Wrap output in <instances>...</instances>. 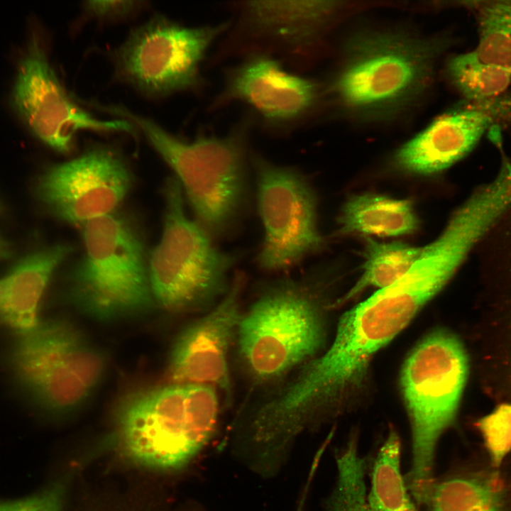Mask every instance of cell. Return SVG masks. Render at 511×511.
<instances>
[{
	"label": "cell",
	"mask_w": 511,
	"mask_h": 511,
	"mask_svg": "<svg viewBox=\"0 0 511 511\" xmlns=\"http://www.w3.org/2000/svg\"><path fill=\"white\" fill-rule=\"evenodd\" d=\"M444 48L437 35L397 29L356 31L343 44L330 95L353 119L390 120L426 96Z\"/></svg>",
	"instance_id": "obj_1"
},
{
	"label": "cell",
	"mask_w": 511,
	"mask_h": 511,
	"mask_svg": "<svg viewBox=\"0 0 511 511\" xmlns=\"http://www.w3.org/2000/svg\"><path fill=\"white\" fill-rule=\"evenodd\" d=\"M108 112L142 132L174 171L196 221L214 241L238 231L251 204L249 118L224 136L203 135L187 141L123 107L111 106Z\"/></svg>",
	"instance_id": "obj_2"
},
{
	"label": "cell",
	"mask_w": 511,
	"mask_h": 511,
	"mask_svg": "<svg viewBox=\"0 0 511 511\" xmlns=\"http://www.w3.org/2000/svg\"><path fill=\"white\" fill-rule=\"evenodd\" d=\"M219 415L216 389L210 385L173 383L147 390L121 406L106 444L131 465L177 471L209 441Z\"/></svg>",
	"instance_id": "obj_3"
},
{
	"label": "cell",
	"mask_w": 511,
	"mask_h": 511,
	"mask_svg": "<svg viewBox=\"0 0 511 511\" xmlns=\"http://www.w3.org/2000/svg\"><path fill=\"white\" fill-rule=\"evenodd\" d=\"M324 272L263 283L237 331L239 356L257 383L278 380L312 358L324 337Z\"/></svg>",
	"instance_id": "obj_4"
},
{
	"label": "cell",
	"mask_w": 511,
	"mask_h": 511,
	"mask_svg": "<svg viewBox=\"0 0 511 511\" xmlns=\"http://www.w3.org/2000/svg\"><path fill=\"white\" fill-rule=\"evenodd\" d=\"M467 373L462 344L445 331L427 336L404 364L401 387L412 431V463L405 479L418 505L427 504L435 484L436 447L455 419Z\"/></svg>",
	"instance_id": "obj_5"
},
{
	"label": "cell",
	"mask_w": 511,
	"mask_h": 511,
	"mask_svg": "<svg viewBox=\"0 0 511 511\" xmlns=\"http://www.w3.org/2000/svg\"><path fill=\"white\" fill-rule=\"evenodd\" d=\"M165 198L162 235L148 262L153 297L171 312L211 306L227 292L231 281L229 273L244 252L221 250L207 232L187 216L184 193L176 177L167 182Z\"/></svg>",
	"instance_id": "obj_6"
},
{
	"label": "cell",
	"mask_w": 511,
	"mask_h": 511,
	"mask_svg": "<svg viewBox=\"0 0 511 511\" xmlns=\"http://www.w3.org/2000/svg\"><path fill=\"white\" fill-rule=\"evenodd\" d=\"M7 363L18 388L35 406L52 414L67 413L83 404L107 368L104 353L61 320L39 322L19 334Z\"/></svg>",
	"instance_id": "obj_7"
},
{
	"label": "cell",
	"mask_w": 511,
	"mask_h": 511,
	"mask_svg": "<svg viewBox=\"0 0 511 511\" xmlns=\"http://www.w3.org/2000/svg\"><path fill=\"white\" fill-rule=\"evenodd\" d=\"M82 226L84 253L70 279L72 300L100 320L147 309L154 297L143 246L133 229L114 214Z\"/></svg>",
	"instance_id": "obj_8"
},
{
	"label": "cell",
	"mask_w": 511,
	"mask_h": 511,
	"mask_svg": "<svg viewBox=\"0 0 511 511\" xmlns=\"http://www.w3.org/2000/svg\"><path fill=\"white\" fill-rule=\"evenodd\" d=\"M231 22L185 26L157 16L131 31L114 53L119 77L153 97L199 89L201 67Z\"/></svg>",
	"instance_id": "obj_9"
},
{
	"label": "cell",
	"mask_w": 511,
	"mask_h": 511,
	"mask_svg": "<svg viewBox=\"0 0 511 511\" xmlns=\"http://www.w3.org/2000/svg\"><path fill=\"white\" fill-rule=\"evenodd\" d=\"M256 204L264 234L257 265L273 272L290 268L322 250L316 193L301 170L251 153Z\"/></svg>",
	"instance_id": "obj_10"
},
{
	"label": "cell",
	"mask_w": 511,
	"mask_h": 511,
	"mask_svg": "<svg viewBox=\"0 0 511 511\" xmlns=\"http://www.w3.org/2000/svg\"><path fill=\"white\" fill-rule=\"evenodd\" d=\"M318 82L296 73L277 57L251 53L229 68L211 108L238 103L266 131L285 133L307 121L322 98Z\"/></svg>",
	"instance_id": "obj_11"
},
{
	"label": "cell",
	"mask_w": 511,
	"mask_h": 511,
	"mask_svg": "<svg viewBox=\"0 0 511 511\" xmlns=\"http://www.w3.org/2000/svg\"><path fill=\"white\" fill-rule=\"evenodd\" d=\"M13 101L31 131L54 150L67 154L79 131L133 133L124 119L101 120L82 108L67 94L34 35L20 62Z\"/></svg>",
	"instance_id": "obj_12"
},
{
	"label": "cell",
	"mask_w": 511,
	"mask_h": 511,
	"mask_svg": "<svg viewBox=\"0 0 511 511\" xmlns=\"http://www.w3.org/2000/svg\"><path fill=\"white\" fill-rule=\"evenodd\" d=\"M132 185L121 156L105 146L48 167L39 177L35 194L57 218L82 225L113 214Z\"/></svg>",
	"instance_id": "obj_13"
},
{
	"label": "cell",
	"mask_w": 511,
	"mask_h": 511,
	"mask_svg": "<svg viewBox=\"0 0 511 511\" xmlns=\"http://www.w3.org/2000/svg\"><path fill=\"white\" fill-rule=\"evenodd\" d=\"M233 7L239 53H265L297 67L309 57L343 6L335 1L256 0Z\"/></svg>",
	"instance_id": "obj_14"
},
{
	"label": "cell",
	"mask_w": 511,
	"mask_h": 511,
	"mask_svg": "<svg viewBox=\"0 0 511 511\" xmlns=\"http://www.w3.org/2000/svg\"><path fill=\"white\" fill-rule=\"evenodd\" d=\"M245 275L236 272L226 294L204 316L177 338L170 355L169 374L174 383L207 385L229 392V353L241 312Z\"/></svg>",
	"instance_id": "obj_15"
},
{
	"label": "cell",
	"mask_w": 511,
	"mask_h": 511,
	"mask_svg": "<svg viewBox=\"0 0 511 511\" xmlns=\"http://www.w3.org/2000/svg\"><path fill=\"white\" fill-rule=\"evenodd\" d=\"M492 108L473 104L440 114L396 150L395 165L422 175L446 170L468 153L495 121Z\"/></svg>",
	"instance_id": "obj_16"
},
{
	"label": "cell",
	"mask_w": 511,
	"mask_h": 511,
	"mask_svg": "<svg viewBox=\"0 0 511 511\" xmlns=\"http://www.w3.org/2000/svg\"><path fill=\"white\" fill-rule=\"evenodd\" d=\"M71 250L69 245L55 244L32 252L16 263L5 277L0 304L2 324L18 334L37 326L40 302L50 280Z\"/></svg>",
	"instance_id": "obj_17"
},
{
	"label": "cell",
	"mask_w": 511,
	"mask_h": 511,
	"mask_svg": "<svg viewBox=\"0 0 511 511\" xmlns=\"http://www.w3.org/2000/svg\"><path fill=\"white\" fill-rule=\"evenodd\" d=\"M339 224L344 233L398 236L416 231L419 220L408 199L363 194L346 202Z\"/></svg>",
	"instance_id": "obj_18"
},
{
	"label": "cell",
	"mask_w": 511,
	"mask_h": 511,
	"mask_svg": "<svg viewBox=\"0 0 511 511\" xmlns=\"http://www.w3.org/2000/svg\"><path fill=\"white\" fill-rule=\"evenodd\" d=\"M368 498L373 511H417L401 472L400 441L393 429L375 457Z\"/></svg>",
	"instance_id": "obj_19"
},
{
	"label": "cell",
	"mask_w": 511,
	"mask_h": 511,
	"mask_svg": "<svg viewBox=\"0 0 511 511\" xmlns=\"http://www.w3.org/2000/svg\"><path fill=\"white\" fill-rule=\"evenodd\" d=\"M446 72L454 87L476 104L500 97L511 83V73L481 60L474 50L449 58Z\"/></svg>",
	"instance_id": "obj_20"
},
{
	"label": "cell",
	"mask_w": 511,
	"mask_h": 511,
	"mask_svg": "<svg viewBox=\"0 0 511 511\" xmlns=\"http://www.w3.org/2000/svg\"><path fill=\"white\" fill-rule=\"evenodd\" d=\"M424 247L402 242L382 243L367 238L363 272L344 300L368 287H387L402 278L419 258Z\"/></svg>",
	"instance_id": "obj_21"
},
{
	"label": "cell",
	"mask_w": 511,
	"mask_h": 511,
	"mask_svg": "<svg viewBox=\"0 0 511 511\" xmlns=\"http://www.w3.org/2000/svg\"><path fill=\"white\" fill-rule=\"evenodd\" d=\"M501 495L489 480L454 477L435 483L427 511H502Z\"/></svg>",
	"instance_id": "obj_22"
},
{
	"label": "cell",
	"mask_w": 511,
	"mask_h": 511,
	"mask_svg": "<svg viewBox=\"0 0 511 511\" xmlns=\"http://www.w3.org/2000/svg\"><path fill=\"white\" fill-rule=\"evenodd\" d=\"M337 480L326 511H373L366 490V460L352 437L336 457Z\"/></svg>",
	"instance_id": "obj_23"
},
{
	"label": "cell",
	"mask_w": 511,
	"mask_h": 511,
	"mask_svg": "<svg viewBox=\"0 0 511 511\" xmlns=\"http://www.w3.org/2000/svg\"><path fill=\"white\" fill-rule=\"evenodd\" d=\"M478 56L511 73V2L493 1L478 10Z\"/></svg>",
	"instance_id": "obj_24"
},
{
	"label": "cell",
	"mask_w": 511,
	"mask_h": 511,
	"mask_svg": "<svg viewBox=\"0 0 511 511\" xmlns=\"http://www.w3.org/2000/svg\"><path fill=\"white\" fill-rule=\"evenodd\" d=\"M493 465L500 466L511 451V404H501L477 423Z\"/></svg>",
	"instance_id": "obj_25"
},
{
	"label": "cell",
	"mask_w": 511,
	"mask_h": 511,
	"mask_svg": "<svg viewBox=\"0 0 511 511\" xmlns=\"http://www.w3.org/2000/svg\"><path fill=\"white\" fill-rule=\"evenodd\" d=\"M70 478L67 473L26 496L0 498V511H62Z\"/></svg>",
	"instance_id": "obj_26"
},
{
	"label": "cell",
	"mask_w": 511,
	"mask_h": 511,
	"mask_svg": "<svg viewBox=\"0 0 511 511\" xmlns=\"http://www.w3.org/2000/svg\"><path fill=\"white\" fill-rule=\"evenodd\" d=\"M142 4L137 1H87L83 9L87 13L96 18L113 20L130 15Z\"/></svg>",
	"instance_id": "obj_27"
},
{
	"label": "cell",
	"mask_w": 511,
	"mask_h": 511,
	"mask_svg": "<svg viewBox=\"0 0 511 511\" xmlns=\"http://www.w3.org/2000/svg\"><path fill=\"white\" fill-rule=\"evenodd\" d=\"M13 254L11 243L0 235V260L8 259Z\"/></svg>",
	"instance_id": "obj_28"
},
{
	"label": "cell",
	"mask_w": 511,
	"mask_h": 511,
	"mask_svg": "<svg viewBox=\"0 0 511 511\" xmlns=\"http://www.w3.org/2000/svg\"><path fill=\"white\" fill-rule=\"evenodd\" d=\"M6 287V280L5 278L0 279V304L4 299V292Z\"/></svg>",
	"instance_id": "obj_29"
},
{
	"label": "cell",
	"mask_w": 511,
	"mask_h": 511,
	"mask_svg": "<svg viewBox=\"0 0 511 511\" xmlns=\"http://www.w3.org/2000/svg\"><path fill=\"white\" fill-rule=\"evenodd\" d=\"M307 491H305V492L304 493V495H303L304 496L302 497V499H301L300 501L299 506H298V507H297V511H303L304 502V501H305V497H304V496H306V494H307Z\"/></svg>",
	"instance_id": "obj_30"
},
{
	"label": "cell",
	"mask_w": 511,
	"mask_h": 511,
	"mask_svg": "<svg viewBox=\"0 0 511 511\" xmlns=\"http://www.w3.org/2000/svg\"><path fill=\"white\" fill-rule=\"evenodd\" d=\"M2 211H3V207L0 203V214L2 213Z\"/></svg>",
	"instance_id": "obj_31"
}]
</instances>
